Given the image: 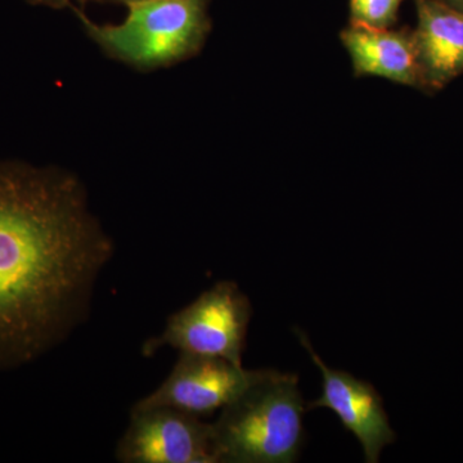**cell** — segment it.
Returning a JSON list of instances; mask_svg holds the SVG:
<instances>
[{"label":"cell","instance_id":"cell-2","mask_svg":"<svg viewBox=\"0 0 463 463\" xmlns=\"http://www.w3.org/2000/svg\"><path fill=\"white\" fill-rule=\"evenodd\" d=\"M303 397L295 373L261 370L213 423L219 463H291L304 443Z\"/></svg>","mask_w":463,"mask_h":463},{"label":"cell","instance_id":"cell-8","mask_svg":"<svg viewBox=\"0 0 463 463\" xmlns=\"http://www.w3.org/2000/svg\"><path fill=\"white\" fill-rule=\"evenodd\" d=\"M341 41L352 58L356 76H380L426 90L414 33L408 29H374L350 24Z\"/></svg>","mask_w":463,"mask_h":463},{"label":"cell","instance_id":"cell-6","mask_svg":"<svg viewBox=\"0 0 463 463\" xmlns=\"http://www.w3.org/2000/svg\"><path fill=\"white\" fill-rule=\"evenodd\" d=\"M261 370H245L222 358L181 353L172 373L132 410L167 407L209 417L223 410L258 379Z\"/></svg>","mask_w":463,"mask_h":463},{"label":"cell","instance_id":"cell-13","mask_svg":"<svg viewBox=\"0 0 463 463\" xmlns=\"http://www.w3.org/2000/svg\"><path fill=\"white\" fill-rule=\"evenodd\" d=\"M439 2L444 3L448 7L456 9V11L463 14V0H439Z\"/></svg>","mask_w":463,"mask_h":463},{"label":"cell","instance_id":"cell-1","mask_svg":"<svg viewBox=\"0 0 463 463\" xmlns=\"http://www.w3.org/2000/svg\"><path fill=\"white\" fill-rule=\"evenodd\" d=\"M112 255L75 175L0 164V371L72 331Z\"/></svg>","mask_w":463,"mask_h":463},{"label":"cell","instance_id":"cell-7","mask_svg":"<svg viewBox=\"0 0 463 463\" xmlns=\"http://www.w3.org/2000/svg\"><path fill=\"white\" fill-rule=\"evenodd\" d=\"M301 345L306 347L322 373V394L309 408H328L336 413L345 430L352 432L362 448L368 463L380 461L383 448L395 441L383 398L367 381L356 379L344 371L332 370L317 354L307 335L297 330Z\"/></svg>","mask_w":463,"mask_h":463},{"label":"cell","instance_id":"cell-9","mask_svg":"<svg viewBox=\"0 0 463 463\" xmlns=\"http://www.w3.org/2000/svg\"><path fill=\"white\" fill-rule=\"evenodd\" d=\"M414 30L426 90H439L463 74V14L439 0H414Z\"/></svg>","mask_w":463,"mask_h":463},{"label":"cell","instance_id":"cell-4","mask_svg":"<svg viewBox=\"0 0 463 463\" xmlns=\"http://www.w3.org/2000/svg\"><path fill=\"white\" fill-rule=\"evenodd\" d=\"M252 307L249 298L234 282L216 283L190 306L174 313L165 330L146 341L145 356L170 346L185 354L222 358L242 367Z\"/></svg>","mask_w":463,"mask_h":463},{"label":"cell","instance_id":"cell-10","mask_svg":"<svg viewBox=\"0 0 463 463\" xmlns=\"http://www.w3.org/2000/svg\"><path fill=\"white\" fill-rule=\"evenodd\" d=\"M404 0H350V18L356 25L389 29L398 20Z\"/></svg>","mask_w":463,"mask_h":463},{"label":"cell","instance_id":"cell-12","mask_svg":"<svg viewBox=\"0 0 463 463\" xmlns=\"http://www.w3.org/2000/svg\"><path fill=\"white\" fill-rule=\"evenodd\" d=\"M79 2L85 3L94 2V3H118V5H134V3L143 2V0H79Z\"/></svg>","mask_w":463,"mask_h":463},{"label":"cell","instance_id":"cell-3","mask_svg":"<svg viewBox=\"0 0 463 463\" xmlns=\"http://www.w3.org/2000/svg\"><path fill=\"white\" fill-rule=\"evenodd\" d=\"M209 0H143L120 25H99L74 8L85 33L112 60L154 71L196 56L210 33Z\"/></svg>","mask_w":463,"mask_h":463},{"label":"cell","instance_id":"cell-11","mask_svg":"<svg viewBox=\"0 0 463 463\" xmlns=\"http://www.w3.org/2000/svg\"><path fill=\"white\" fill-rule=\"evenodd\" d=\"M32 5H47V7L54 9H62L71 7L70 0H27Z\"/></svg>","mask_w":463,"mask_h":463},{"label":"cell","instance_id":"cell-5","mask_svg":"<svg viewBox=\"0 0 463 463\" xmlns=\"http://www.w3.org/2000/svg\"><path fill=\"white\" fill-rule=\"evenodd\" d=\"M121 463H219L213 423L167 407L132 410L116 448Z\"/></svg>","mask_w":463,"mask_h":463}]
</instances>
